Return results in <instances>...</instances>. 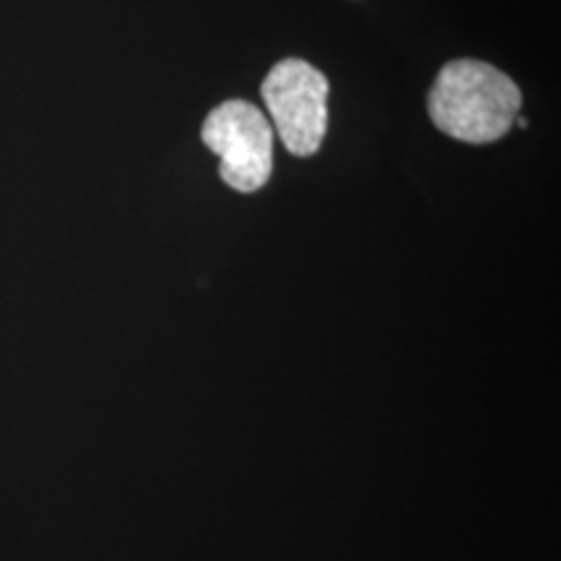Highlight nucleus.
Here are the masks:
<instances>
[{"instance_id": "7ed1b4c3", "label": "nucleus", "mask_w": 561, "mask_h": 561, "mask_svg": "<svg viewBox=\"0 0 561 561\" xmlns=\"http://www.w3.org/2000/svg\"><path fill=\"white\" fill-rule=\"evenodd\" d=\"M203 144L219 157V174L237 193H257L273 174V125L255 104L229 100L206 117Z\"/></svg>"}, {"instance_id": "f257e3e1", "label": "nucleus", "mask_w": 561, "mask_h": 561, "mask_svg": "<svg viewBox=\"0 0 561 561\" xmlns=\"http://www.w3.org/2000/svg\"><path fill=\"white\" fill-rule=\"evenodd\" d=\"M523 107L520 87L481 60H453L439 70L426 110L437 130L462 144H494L507 136Z\"/></svg>"}, {"instance_id": "f03ea898", "label": "nucleus", "mask_w": 561, "mask_h": 561, "mask_svg": "<svg viewBox=\"0 0 561 561\" xmlns=\"http://www.w3.org/2000/svg\"><path fill=\"white\" fill-rule=\"evenodd\" d=\"M331 83L307 60L286 58L265 76L261 96L284 149L307 159L320 151L328 130Z\"/></svg>"}]
</instances>
